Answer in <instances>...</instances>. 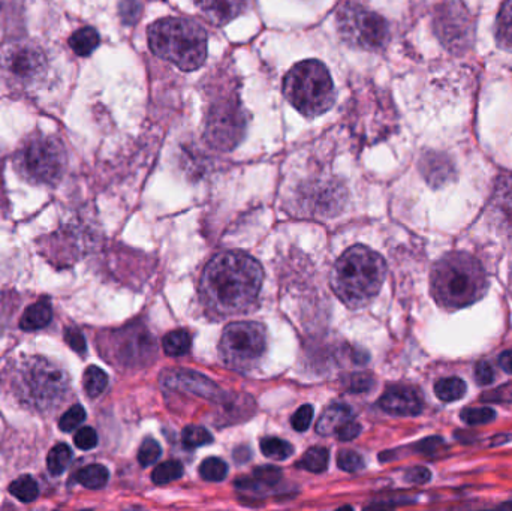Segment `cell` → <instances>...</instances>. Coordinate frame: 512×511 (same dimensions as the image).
<instances>
[{
  "instance_id": "6da1fadb",
  "label": "cell",
  "mask_w": 512,
  "mask_h": 511,
  "mask_svg": "<svg viewBox=\"0 0 512 511\" xmlns=\"http://www.w3.org/2000/svg\"><path fill=\"white\" fill-rule=\"evenodd\" d=\"M264 281L261 264L240 251L216 255L201 276L200 294L213 317H236L254 308Z\"/></svg>"
},
{
  "instance_id": "7a4b0ae2",
  "label": "cell",
  "mask_w": 512,
  "mask_h": 511,
  "mask_svg": "<svg viewBox=\"0 0 512 511\" xmlns=\"http://www.w3.org/2000/svg\"><path fill=\"white\" fill-rule=\"evenodd\" d=\"M3 374L12 399L33 413H51L68 398V375L45 357H18Z\"/></svg>"
},
{
  "instance_id": "3957f363",
  "label": "cell",
  "mask_w": 512,
  "mask_h": 511,
  "mask_svg": "<svg viewBox=\"0 0 512 511\" xmlns=\"http://www.w3.org/2000/svg\"><path fill=\"white\" fill-rule=\"evenodd\" d=\"M387 264L378 252L357 245L343 252L330 276L334 294L351 309L369 305L384 285Z\"/></svg>"
},
{
  "instance_id": "277c9868",
  "label": "cell",
  "mask_w": 512,
  "mask_h": 511,
  "mask_svg": "<svg viewBox=\"0 0 512 511\" xmlns=\"http://www.w3.org/2000/svg\"><path fill=\"white\" fill-rule=\"evenodd\" d=\"M487 290L486 270L468 252H450L433 266V297L445 309L468 308L483 299Z\"/></svg>"
},
{
  "instance_id": "5b68a950",
  "label": "cell",
  "mask_w": 512,
  "mask_h": 511,
  "mask_svg": "<svg viewBox=\"0 0 512 511\" xmlns=\"http://www.w3.org/2000/svg\"><path fill=\"white\" fill-rule=\"evenodd\" d=\"M150 50L182 71H197L207 59V33L189 18L167 17L147 30Z\"/></svg>"
},
{
  "instance_id": "8992f818",
  "label": "cell",
  "mask_w": 512,
  "mask_h": 511,
  "mask_svg": "<svg viewBox=\"0 0 512 511\" xmlns=\"http://www.w3.org/2000/svg\"><path fill=\"white\" fill-rule=\"evenodd\" d=\"M283 93L303 116L316 117L333 107L336 93L327 66L319 60H303L289 69Z\"/></svg>"
},
{
  "instance_id": "52a82bcc",
  "label": "cell",
  "mask_w": 512,
  "mask_h": 511,
  "mask_svg": "<svg viewBox=\"0 0 512 511\" xmlns=\"http://www.w3.org/2000/svg\"><path fill=\"white\" fill-rule=\"evenodd\" d=\"M66 149L53 134L33 132L24 138L14 156L18 174L33 185L53 186L66 170Z\"/></svg>"
},
{
  "instance_id": "ba28073f",
  "label": "cell",
  "mask_w": 512,
  "mask_h": 511,
  "mask_svg": "<svg viewBox=\"0 0 512 511\" xmlns=\"http://www.w3.org/2000/svg\"><path fill=\"white\" fill-rule=\"evenodd\" d=\"M337 30L340 38L367 51H379L390 41V27L378 12L370 11L357 2H348L337 12Z\"/></svg>"
},
{
  "instance_id": "9c48e42d",
  "label": "cell",
  "mask_w": 512,
  "mask_h": 511,
  "mask_svg": "<svg viewBox=\"0 0 512 511\" xmlns=\"http://www.w3.org/2000/svg\"><path fill=\"white\" fill-rule=\"evenodd\" d=\"M267 350V332L254 321L228 324L219 342L222 362L234 369L255 368Z\"/></svg>"
},
{
  "instance_id": "30bf717a",
  "label": "cell",
  "mask_w": 512,
  "mask_h": 511,
  "mask_svg": "<svg viewBox=\"0 0 512 511\" xmlns=\"http://www.w3.org/2000/svg\"><path fill=\"white\" fill-rule=\"evenodd\" d=\"M47 56L32 42H12L0 50V72L11 86L30 89L44 80Z\"/></svg>"
},
{
  "instance_id": "8fae6325",
  "label": "cell",
  "mask_w": 512,
  "mask_h": 511,
  "mask_svg": "<svg viewBox=\"0 0 512 511\" xmlns=\"http://www.w3.org/2000/svg\"><path fill=\"white\" fill-rule=\"evenodd\" d=\"M245 108L239 99L219 98L210 105L204 140L218 150L230 152L239 146L246 132Z\"/></svg>"
},
{
  "instance_id": "7c38bea8",
  "label": "cell",
  "mask_w": 512,
  "mask_h": 511,
  "mask_svg": "<svg viewBox=\"0 0 512 511\" xmlns=\"http://www.w3.org/2000/svg\"><path fill=\"white\" fill-rule=\"evenodd\" d=\"M435 30L444 47L451 53H465L474 44V20L468 9L456 0L438 6L435 12Z\"/></svg>"
},
{
  "instance_id": "4fadbf2b",
  "label": "cell",
  "mask_w": 512,
  "mask_h": 511,
  "mask_svg": "<svg viewBox=\"0 0 512 511\" xmlns=\"http://www.w3.org/2000/svg\"><path fill=\"white\" fill-rule=\"evenodd\" d=\"M117 359L125 365H137L152 354L153 339L146 330H120L114 336Z\"/></svg>"
},
{
  "instance_id": "5bb4252c",
  "label": "cell",
  "mask_w": 512,
  "mask_h": 511,
  "mask_svg": "<svg viewBox=\"0 0 512 511\" xmlns=\"http://www.w3.org/2000/svg\"><path fill=\"white\" fill-rule=\"evenodd\" d=\"M379 407L394 416H418L423 411V398L412 387H390L379 399Z\"/></svg>"
},
{
  "instance_id": "9a60e30c",
  "label": "cell",
  "mask_w": 512,
  "mask_h": 511,
  "mask_svg": "<svg viewBox=\"0 0 512 511\" xmlns=\"http://www.w3.org/2000/svg\"><path fill=\"white\" fill-rule=\"evenodd\" d=\"M255 0H195L204 17L216 26H225L248 12Z\"/></svg>"
},
{
  "instance_id": "2e32d148",
  "label": "cell",
  "mask_w": 512,
  "mask_h": 511,
  "mask_svg": "<svg viewBox=\"0 0 512 511\" xmlns=\"http://www.w3.org/2000/svg\"><path fill=\"white\" fill-rule=\"evenodd\" d=\"M420 170L424 179L433 188H441V186L453 182L454 177H456L454 162L445 153L427 152L421 158Z\"/></svg>"
},
{
  "instance_id": "e0dca14e",
  "label": "cell",
  "mask_w": 512,
  "mask_h": 511,
  "mask_svg": "<svg viewBox=\"0 0 512 511\" xmlns=\"http://www.w3.org/2000/svg\"><path fill=\"white\" fill-rule=\"evenodd\" d=\"M351 420H354V413L349 405L333 404L324 411L321 419L316 423V432L324 437L336 435L337 431Z\"/></svg>"
},
{
  "instance_id": "ac0fdd59",
  "label": "cell",
  "mask_w": 512,
  "mask_h": 511,
  "mask_svg": "<svg viewBox=\"0 0 512 511\" xmlns=\"http://www.w3.org/2000/svg\"><path fill=\"white\" fill-rule=\"evenodd\" d=\"M51 318H53V308H51L50 300H38L24 311L20 321V329L24 332H35V330L44 329L51 323Z\"/></svg>"
},
{
  "instance_id": "d6986e66",
  "label": "cell",
  "mask_w": 512,
  "mask_h": 511,
  "mask_svg": "<svg viewBox=\"0 0 512 511\" xmlns=\"http://www.w3.org/2000/svg\"><path fill=\"white\" fill-rule=\"evenodd\" d=\"M280 479H282V471L279 468L261 467L256 468L252 473V479L239 480L237 486L240 489H246V491H259V489L277 485Z\"/></svg>"
},
{
  "instance_id": "ffe728a7",
  "label": "cell",
  "mask_w": 512,
  "mask_h": 511,
  "mask_svg": "<svg viewBox=\"0 0 512 511\" xmlns=\"http://www.w3.org/2000/svg\"><path fill=\"white\" fill-rule=\"evenodd\" d=\"M99 42H101L99 33L89 26L81 27L77 32L72 33L71 38H69V45H71L72 50L81 57L90 56L98 48Z\"/></svg>"
},
{
  "instance_id": "44dd1931",
  "label": "cell",
  "mask_w": 512,
  "mask_h": 511,
  "mask_svg": "<svg viewBox=\"0 0 512 511\" xmlns=\"http://www.w3.org/2000/svg\"><path fill=\"white\" fill-rule=\"evenodd\" d=\"M107 468L104 465H87V467L81 468L77 474H75V480L80 483L83 488L87 489H102L108 483Z\"/></svg>"
},
{
  "instance_id": "7402d4cb",
  "label": "cell",
  "mask_w": 512,
  "mask_h": 511,
  "mask_svg": "<svg viewBox=\"0 0 512 511\" xmlns=\"http://www.w3.org/2000/svg\"><path fill=\"white\" fill-rule=\"evenodd\" d=\"M192 338L186 330L170 332L162 341L165 354L171 357L186 356L191 351Z\"/></svg>"
},
{
  "instance_id": "603a6c76",
  "label": "cell",
  "mask_w": 512,
  "mask_h": 511,
  "mask_svg": "<svg viewBox=\"0 0 512 511\" xmlns=\"http://www.w3.org/2000/svg\"><path fill=\"white\" fill-rule=\"evenodd\" d=\"M72 459V452L68 444L59 443L50 450L47 456L48 473L51 476H62L68 468L69 462Z\"/></svg>"
},
{
  "instance_id": "cb8c5ba5",
  "label": "cell",
  "mask_w": 512,
  "mask_h": 511,
  "mask_svg": "<svg viewBox=\"0 0 512 511\" xmlns=\"http://www.w3.org/2000/svg\"><path fill=\"white\" fill-rule=\"evenodd\" d=\"M435 393L442 402L459 401L466 395L465 381L457 377L445 378L436 383Z\"/></svg>"
},
{
  "instance_id": "d4e9b609",
  "label": "cell",
  "mask_w": 512,
  "mask_h": 511,
  "mask_svg": "<svg viewBox=\"0 0 512 511\" xmlns=\"http://www.w3.org/2000/svg\"><path fill=\"white\" fill-rule=\"evenodd\" d=\"M496 36L501 47L512 51V0H507L502 6L496 24Z\"/></svg>"
},
{
  "instance_id": "484cf974",
  "label": "cell",
  "mask_w": 512,
  "mask_h": 511,
  "mask_svg": "<svg viewBox=\"0 0 512 511\" xmlns=\"http://www.w3.org/2000/svg\"><path fill=\"white\" fill-rule=\"evenodd\" d=\"M9 494L17 498L20 503L29 504L38 498L39 489L33 477L21 476L9 485Z\"/></svg>"
},
{
  "instance_id": "4316f807",
  "label": "cell",
  "mask_w": 512,
  "mask_h": 511,
  "mask_svg": "<svg viewBox=\"0 0 512 511\" xmlns=\"http://www.w3.org/2000/svg\"><path fill=\"white\" fill-rule=\"evenodd\" d=\"M84 390L89 398H98L108 386V375L98 366H89L84 372Z\"/></svg>"
},
{
  "instance_id": "83f0119b",
  "label": "cell",
  "mask_w": 512,
  "mask_h": 511,
  "mask_svg": "<svg viewBox=\"0 0 512 511\" xmlns=\"http://www.w3.org/2000/svg\"><path fill=\"white\" fill-rule=\"evenodd\" d=\"M330 453L325 447H312L301 459L300 467L310 473L321 474L328 468Z\"/></svg>"
},
{
  "instance_id": "f1b7e54d",
  "label": "cell",
  "mask_w": 512,
  "mask_h": 511,
  "mask_svg": "<svg viewBox=\"0 0 512 511\" xmlns=\"http://www.w3.org/2000/svg\"><path fill=\"white\" fill-rule=\"evenodd\" d=\"M261 452L265 458L273 459V461H285L294 453V447L288 441L268 437L261 441Z\"/></svg>"
},
{
  "instance_id": "f546056e",
  "label": "cell",
  "mask_w": 512,
  "mask_h": 511,
  "mask_svg": "<svg viewBox=\"0 0 512 511\" xmlns=\"http://www.w3.org/2000/svg\"><path fill=\"white\" fill-rule=\"evenodd\" d=\"M183 476V465L179 461H167L159 464L153 470L152 480L155 485H167V483L179 480Z\"/></svg>"
},
{
  "instance_id": "4dcf8cb0",
  "label": "cell",
  "mask_w": 512,
  "mask_h": 511,
  "mask_svg": "<svg viewBox=\"0 0 512 511\" xmlns=\"http://www.w3.org/2000/svg\"><path fill=\"white\" fill-rule=\"evenodd\" d=\"M182 441L186 449L192 450L212 443L213 437L207 429L201 428V426L191 425L183 429Z\"/></svg>"
},
{
  "instance_id": "1f68e13d",
  "label": "cell",
  "mask_w": 512,
  "mask_h": 511,
  "mask_svg": "<svg viewBox=\"0 0 512 511\" xmlns=\"http://www.w3.org/2000/svg\"><path fill=\"white\" fill-rule=\"evenodd\" d=\"M200 474L207 482H222L228 476V465L222 459L209 458L201 464Z\"/></svg>"
},
{
  "instance_id": "d6a6232c",
  "label": "cell",
  "mask_w": 512,
  "mask_h": 511,
  "mask_svg": "<svg viewBox=\"0 0 512 511\" xmlns=\"http://www.w3.org/2000/svg\"><path fill=\"white\" fill-rule=\"evenodd\" d=\"M496 200L502 212L512 221V174L510 176L501 177L496 189Z\"/></svg>"
},
{
  "instance_id": "836d02e7",
  "label": "cell",
  "mask_w": 512,
  "mask_h": 511,
  "mask_svg": "<svg viewBox=\"0 0 512 511\" xmlns=\"http://www.w3.org/2000/svg\"><path fill=\"white\" fill-rule=\"evenodd\" d=\"M161 455L162 449L158 441L153 440V438H146L141 444L140 452H138V462H140L141 467H150V465L159 461Z\"/></svg>"
},
{
  "instance_id": "e575fe53",
  "label": "cell",
  "mask_w": 512,
  "mask_h": 511,
  "mask_svg": "<svg viewBox=\"0 0 512 511\" xmlns=\"http://www.w3.org/2000/svg\"><path fill=\"white\" fill-rule=\"evenodd\" d=\"M84 420H86V410H84L81 405H74V407L69 408L59 420V428L62 432H72L78 428V426L83 425Z\"/></svg>"
},
{
  "instance_id": "d590c367",
  "label": "cell",
  "mask_w": 512,
  "mask_h": 511,
  "mask_svg": "<svg viewBox=\"0 0 512 511\" xmlns=\"http://www.w3.org/2000/svg\"><path fill=\"white\" fill-rule=\"evenodd\" d=\"M496 413L489 407L468 408L462 411V420L468 425H486L495 420Z\"/></svg>"
},
{
  "instance_id": "8d00e7d4",
  "label": "cell",
  "mask_w": 512,
  "mask_h": 511,
  "mask_svg": "<svg viewBox=\"0 0 512 511\" xmlns=\"http://www.w3.org/2000/svg\"><path fill=\"white\" fill-rule=\"evenodd\" d=\"M337 465L345 473H358L364 468V459L352 450H342L337 456Z\"/></svg>"
},
{
  "instance_id": "74e56055",
  "label": "cell",
  "mask_w": 512,
  "mask_h": 511,
  "mask_svg": "<svg viewBox=\"0 0 512 511\" xmlns=\"http://www.w3.org/2000/svg\"><path fill=\"white\" fill-rule=\"evenodd\" d=\"M141 9L143 8L140 0H122L119 5V14L123 24L134 26L140 20Z\"/></svg>"
},
{
  "instance_id": "f35d334b",
  "label": "cell",
  "mask_w": 512,
  "mask_h": 511,
  "mask_svg": "<svg viewBox=\"0 0 512 511\" xmlns=\"http://www.w3.org/2000/svg\"><path fill=\"white\" fill-rule=\"evenodd\" d=\"M74 443L78 449L87 452V450L95 449V447L98 446V434H96L95 429L86 426V428H81L80 431L75 434Z\"/></svg>"
},
{
  "instance_id": "ab89813d",
  "label": "cell",
  "mask_w": 512,
  "mask_h": 511,
  "mask_svg": "<svg viewBox=\"0 0 512 511\" xmlns=\"http://www.w3.org/2000/svg\"><path fill=\"white\" fill-rule=\"evenodd\" d=\"M313 414H315V411H313L312 405H303V407L298 408L291 419L292 428L297 432L307 431L310 423H312Z\"/></svg>"
},
{
  "instance_id": "60d3db41",
  "label": "cell",
  "mask_w": 512,
  "mask_h": 511,
  "mask_svg": "<svg viewBox=\"0 0 512 511\" xmlns=\"http://www.w3.org/2000/svg\"><path fill=\"white\" fill-rule=\"evenodd\" d=\"M346 386H348L349 392L352 393L369 392L375 387V380L369 374H354L346 381Z\"/></svg>"
},
{
  "instance_id": "b9f144b4",
  "label": "cell",
  "mask_w": 512,
  "mask_h": 511,
  "mask_svg": "<svg viewBox=\"0 0 512 511\" xmlns=\"http://www.w3.org/2000/svg\"><path fill=\"white\" fill-rule=\"evenodd\" d=\"M65 341L75 353L86 354L87 344L84 339L83 333L77 329V327H66L65 329Z\"/></svg>"
},
{
  "instance_id": "7bdbcfd3",
  "label": "cell",
  "mask_w": 512,
  "mask_h": 511,
  "mask_svg": "<svg viewBox=\"0 0 512 511\" xmlns=\"http://www.w3.org/2000/svg\"><path fill=\"white\" fill-rule=\"evenodd\" d=\"M475 378L481 386H489L495 380V369L490 363L480 362L475 368Z\"/></svg>"
},
{
  "instance_id": "ee69618b",
  "label": "cell",
  "mask_w": 512,
  "mask_h": 511,
  "mask_svg": "<svg viewBox=\"0 0 512 511\" xmlns=\"http://www.w3.org/2000/svg\"><path fill=\"white\" fill-rule=\"evenodd\" d=\"M430 477H432V474L424 467L411 468L405 474L406 482L412 483V485H424V483L429 482Z\"/></svg>"
},
{
  "instance_id": "f6af8a7d",
  "label": "cell",
  "mask_w": 512,
  "mask_h": 511,
  "mask_svg": "<svg viewBox=\"0 0 512 511\" xmlns=\"http://www.w3.org/2000/svg\"><path fill=\"white\" fill-rule=\"evenodd\" d=\"M361 434V425L360 423L354 422V420H351V422L346 423V425H343L342 428L337 431V438H339L340 441H352L355 440V438L358 437V435Z\"/></svg>"
},
{
  "instance_id": "bcb514c9",
  "label": "cell",
  "mask_w": 512,
  "mask_h": 511,
  "mask_svg": "<svg viewBox=\"0 0 512 511\" xmlns=\"http://www.w3.org/2000/svg\"><path fill=\"white\" fill-rule=\"evenodd\" d=\"M484 399L495 402H512V384L493 390L490 395L484 396Z\"/></svg>"
},
{
  "instance_id": "7dc6e473",
  "label": "cell",
  "mask_w": 512,
  "mask_h": 511,
  "mask_svg": "<svg viewBox=\"0 0 512 511\" xmlns=\"http://www.w3.org/2000/svg\"><path fill=\"white\" fill-rule=\"evenodd\" d=\"M441 446H444V441L441 438H427L420 444V449L423 450V453H435Z\"/></svg>"
},
{
  "instance_id": "c3c4849f",
  "label": "cell",
  "mask_w": 512,
  "mask_h": 511,
  "mask_svg": "<svg viewBox=\"0 0 512 511\" xmlns=\"http://www.w3.org/2000/svg\"><path fill=\"white\" fill-rule=\"evenodd\" d=\"M499 365L507 374L512 375V351H505L499 356Z\"/></svg>"
},
{
  "instance_id": "681fc988",
  "label": "cell",
  "mask_w": 512,
  "mask_h": 511,
  "mask_svg": "<svg viewBox=\"0 0 512 511\" xmlns=\"http://www.w3.org/2000/svg\"><path fill=\"white\" fill-rule=\"evenodd\" d=\"M234 459H236L237 462L249 461L251 459V450L248 449V447H240V449H237L236 452H234Z\"/></svg>"
}]
</instances>
